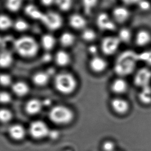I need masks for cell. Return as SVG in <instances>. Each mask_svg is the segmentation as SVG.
Listing matches in <instances>:
<instances>
[{
	"label": "cell",
	"instance_id": "1",
	"mask_svg": "<svg viewBox=\"0 0 151 151\" xmlns=\"http://www.w3.org/2000/svg\"><path fill=\"white\" fill-rule=\"evenodd\" d=\"M139 63L138 52L125 49L119 53L113 63V69L117 76L125 78L134 74Z\"/></svg>",
	"mask_w": 151,
	"mask_h": 151
},
{
	"label": "cell",
	"instance_id": "2",
	"mask_svg": "<svg viewBox=\"0 0 151 151\" xmlns=\"http://www.w3.org/2000/svg\"><path fill=\"white\" fill-rule=\"evenodd\" d=\"M13 45L14 52L24 59L35 58L41 49L39 40L32 36L25 34L15 39Z\"/></svg>",
	"mask_w": 151,
	"mask_h": 151
},
{
	"label": "cell",
	"instance_id": "3",
	"mask_svg": "<svg viewBox=\"0 0 151 151\" xmlns=\"http://www.w3.org/2000/svg\"><path fill=\"white\" fill-rule=\"evenodd\" d=\"M55 85L56 89L61 94H71L77 89L78 81L73 73L63 72L56 76Z\"/></svg>",
	"mask_w": 151,
	"mask_h": 151
},
{
	"label": "cell",
	"instance_id": "4",
	"mask_svg": "<svg viewBox=\"0 0 151 151\" xmlns=\"http://www.w3.org/2000/svg\"><path fill=\"white\" fill-rule=\"evenodd\" d=\"M49 118L54 123L65 125L71 123L75 118L72 109L63 105H58L52 108L49 112Z\"/></svg>",
	"mask_w": 151,
	"mask_h": 151
},
{
	"label": "cell",
	"instance_id": "5",
	"mask_svg": "<svg viewBox=\"0 0 151 151\" xmlns=\"http://www.w3.org/2000/svg\"><path fill=\"white\" fill-rule=\"evenodd\" d=\"M40 22L49 32L53 33L62 29L64 19L59 11L49 10L44 13Z\"/></svg>",
	"mask_w": 151,
	"mask_h": 151
},
{
	"label": "cell",
	"instance_id": "6",
	"mask_svg": "<svg viewBox=\"0 0 151 151\" xmlns=\"http://www.w3.org/2000/svg\"><path fill=\"white\" fill-rule=\"evenodd\" d=\"M121 45L116 34H110L101 38L99 47L104 57H112L118 54Z\"/></svg>",
	"mask_w": 151,
	"mask_h": 151
},
{
	"label": "cell",
	"instance_id": "7",
	"mask_svg": "<svg viewBox=\"0 0 151 151\" xmlns=\"http://www.w3.org/2000/svg\"><path fill=\"white\" fill-rule=\"evenodd\" d=\"M95 21L97 29L107 34H113L118 30V25L114 21L110 13L105 12L99 13L95 17Z\"/></svg>",
	"mask_w": 151,
	"mask_h": 151
},
{
	"label": "cell",
	"instance_id": "8",
	"mask_svg": "<svg viewBox=\"0 0 151 151\" xmlns=\"http://www.w3.org/2000/svg\"><path fill=\"white\" fill-rule=\"evenodd\" d=\"M110 14L116 24L122 26L128 23L132 17L130 8L121 4L113 7Z\"/></svg>",
	"mask_w": 151,
	"mask_h": 151
},
{
	"label": "cell",
	"instance_id": "9",
	"mask_svg": "<svg viewBox=\"0 0 151 151\" xmlns=\"http://www.w3.org/2000/svg\"><path fill=\"white\" fill-rule=\"evenodd\" d=\"M133 82L139 88L151 86V68L144 66L137 69L134 73Z\"/></svg>",
	"mask_w": 151,
	"mask_h": 151
},
{
	"label": "cell",
	"instance_id": "10",
	"mask_svg": "<svg viewBox=\"0 0 151 151\" xmlns=\"http://www.w3.org/2000/svg\"><path fill=\"white\" fill-rule=\"evenodd\" d=\"M133 42L139 48H148L151 44V31L147 28H141L134 33Z\"/></svg>",
	"mask_w": 151,
	"mask_h": 151
},
{
	"label": "cell",
	"instance_id": "11",
	"mask_svg": "<svg viewBox=\"0 0 151 151\" xmlns=\"http://www.w3.org/2000/svg\"><path fill=\"white\" fill-rule=\"evenodd\" d=\"M67 23L72 30L80 32L88 27L87 17L81 13L70 14L68 17Z\"/></svg>",
	"mask_w": 151,
	"mask_h": 151
},
{
	"label": "cell",
	"instance_id": "12",
	"mask_svg": "<svg viewBox=\"0 0 151 151\" xmlns=\"http://www.w3.org/2000/svg\"><path fill=\"white\" fill-rule=\"evenodd\" d=\"M89 69L95 74H101L106 71L108 67V62L103 55H97L90 57L88 60Z\"/></svg>",
	"mask_w": 151,
	"mask_h": 151
},
{
	"label": "cell",
	"instance_id": "13",
	"mask_svg": "<svg viewBox=\"0 0 151 151\" xmlns=\"http://www.w3.org/2000/svg\"><path fill=\"white\" fill-rule=\"evenodd\" d=\"M110 106L113 112L119 116H125L130 111V103L121 96H116L111 99Z\"/></svg>",
	"mask_w": 151,
	"mask_h": 151
},
{
	"label": "cell",
	"instance_id": "14",
	"mask_svg": "<svg viewBox=\"0 0 151 151\" xmlns=\"http://www.w3.org/2000/svg\"><path fill=\"white\" fill-rule=\"evenodd\" d=\"M77 37L73 31H64L62 32L58 37V44L61 48L68 50L75 46L77 43Z\"/></svg>",
	"mask_w": 151,
	"mask_h": 151
},
{
	"label": "cell",
	"instance_id": "15",
	"mask_svg": "<svg viewBox=\"0 0 151 151\" xmlns=\"http://www.w3.org/2000/svg\"><path fill=\"white\" fill-rule=\"evenodd\" d=\"M29 130L30 134L34 138L40 139L48 136L50 130L44 122L37 121L32 123Z\"/></svg>",
	"mask_w": 151,
	"mask_h": 151
},
{
	"label": "cell",
	"instance_id": "16",
	"mask_svg": "<svg viewBox=\"0 0 151 151\" xmlns=\"http://www.w3.org/2000/svg\"><path fill=\"white\" fill-rule=\"evenodd\" d=\"M40 48L45 52H50L55 49L58 44V37L51 32L43 34L39 40Z\"/></svg>",
	"mask_w": 151,
	"mask_h": 151
},
{
	"label": "cell",
	"instance_id": "17",
	"mask_svg": "<svg viewBox=\"0 0 151 151\" xmlns=\"http://www.w3.org/2000/svg\"><path fill=\"white\" fill-rule=\"evenodd\" d=\"M129 85L124 77L117 76L112 80L110 85V89L113 94L117 96H121L128 91Z\"/></svg>",
	"mask_w": 151,
	"mask_h": 151
},
{
	"label": "cell",
	"instance_id": "18",
	"mask_svg": "<svg viewBox=\"0 0 151 151\" xmlns=\"http://www.w3.org/2000/svg\"><path fill=\"white\" fill-rule=\"evenodd\" d=\"M53 61L59 67H67L72 62L73 57L68 50L61 48L53 55Z\"/></svg>",
	"mask_w": 151,
	"mask_h": 151
},
{
	"label": "cell",
	"instance_id": "19",
	"mask_svg": "<svg viewBox=\"0 0 151 151\" xmlns=\"http://www.w3.org/2000/svg\"><path fill=\"white\" fill-rule=\"evenodd\" d=\"M134 33L130 27L124 25L118 29L116 35L121 44L127 45L133 42Z\"/></svg>",
	"mask_w": 151,
	"mask_h": 151
},
{
	"label": "cell",
	"instance_id": "20",
	"mask_svg": "<svg viewBox=\"0 0 151 151\" xmlns=\"http://www.w3.org/2000/svg\"><path fill=\"white\" fill-rule=\"evenodd\" d=\"M13 52L8 49L0 50V68H8L12 66L15 61Z\"/></svg>",
	"mask_w": 151,
	"mask_h": 151
},
{
	"label": "cell",
	"instance_id": "21",
	"mask_svg": "<svg viewBox=\"0 0 151 151\" xmlns=\"http://www.w3.org/2000/svg\"><path fill=\"white\" fill-rule=\"evenodd\" d=\"M81 40L88 44H94L98 38V34L96 29L88 27L80 32Z\"/></svg>",
	"mask_w": 151,
	"mask_h": 151
},
{
	"label": "cell",
	"instance_id": "22",
	"mask_svg": "<svg viewBox=\"0 0 151 151\" xmlns=\"http://www.w3.org/2000/svg\"><path fill=\"white\" fill-rule=\"evenodd\" d=\"M100 0H80V5L83 14L86 17L92 15L97 7Z\"/></svg>",
	"mask_w": 151,
	"mask_h": 151
},
{
	"label": "cell",
	"instance_id": "23",
	"mask_svg": "<svg viewBox=\"0 0 151 151\" xmlns=\"http://www.w3.org/2000/svg\"><path fill=\"white\" fill-rule=\"evenodd\" d=\"M24 11L26 15L29 18L39 21L41 20L44 13L40 10L38 7L33 4L26 5L24 8Z\"/></svg>",
	"mask_w": 151,
	"mask_h": 151
},
{
	"label": "cell",
	"instance_id": "24",
	"mask_svg": "<svg viewBox=\"0 0 151 151\" xmlns=\"http://www.w3.org/2000/svg\"><path fill=\"white\" fill-rule=\"evenodd\" d=\"M139 101L144 106L151 105V86L140 88L138 94Z\"/></svg>",
	"mask_w": 151,
	"mask_h": 151
},
{
	"label": "cell",
	"instance_id": "25",
	"mask_svg": "<svg viewBox=\"0 0 151 151\" xmlns=\"http://www.w3.org/2000/svg\"><path fill=\"white\" fill-rule=\"evenodd\" d=\"M25 0H5V7L9 12L16 13L22 9Z\"/></svg>",
	"mask_w": 151,
	"mask_h": 151
},
{
	"label": "cell",
	"instance_id": "26",
	"mask_svg": "<svg viewBox=\"0 0 151 151\" xmlns=\"http://www.w3.org/2000/svg\"><path fill=\"white\" fill-rule=\"evenodd\" d=\"M42 106V102L37 99H33L27 102L25 106V110L29 114H36L40 112Z\"/></svg>",
	"mask_w": 151,
	"mask_h": 151
},
{
	"label": "cell",
	"instance_id": "27",
	"mask_svg": "<svg viewBox=\"0 0 151 151\" xmlns=\"http://www.w3.org/2000/svg\"><path fill=\"white\" fill-rule=\"evenodd\" d=\"M14 20L6 14H0V31L6 32L13 29Z\"/></svg>",
	"mask_w": 151,
	"mask_h": 151
},
{
	"label": "cell",
	"instance_id": "28",
	"mask_svg": "<svg viewBox=\"0 0 151 151\" xmlns=\"http://www.w3.org/2000/svg\"><path fill=\"white\" fill-rule=\"evenodd\" d=\"M9 134L10 136L16 140H20L24 137L25 131L24 128L20 125H14L9 129Z\"/></svg>",
	"mask_w": 151,
	"mask_h": 151
},
{
	"label": "cell",
	"instance_id": "29",
	"mask_svg": "<svg viewBox=\"0 0 151 151\" xmlns=\"http://www.w3.org/2000/svg\"><path fill=\"white\" fill-rule=\"evenodd\" d=\"M75 0H55V6L61 13H67L72 9Z\"/></svg>",
	"mask_w": 151,
	"mask_h": 151
},
{
	"label": "cell",
	"instance_id": "30",
	"mask_svg": "<svg viewBox=\"0 0 151 151\" xmlns=\"http://www.w3.org/2000/svg\"><path fill=\"white\" fill-rule=\"evenodd\" d=\"M29 27V23L26 19L18 18L14 20L13 29L20 33H24Z\"/></svg>",
	"mask_w": 151,
	"mask_h": 151
},
{
	"label": "cell",
	"instance_id": "31",
	"mask_svg": "<svg viewBox=\"0 0 151 151\" xmlns=\"http://www.w3.org/2000/svg\"><path fill=\"white\" fill-rule=\"evenodd\" d=\"M50 76L47 72H38L35 73L33 77V81L38 86H45L48 82Z\"/></svg>",
	"mask_w": 151,
	"mask_h": 151
},
{
	"label": "cell",
	"instance_id": "32",
	"mask_svg": "<svg viewBox=\"0 0 151 151\" xmlns=\"http://www.w3.org/2000/svg\"><path fill=\"white\" fill-rule=\"evenodd\" d=\"M12 90L15 94L19 96H23L27 94L29 88L27 84L22 82H18L15 83L12 87Z\"/></svg>",
	"mask_w": 151,
	"mask_h": 151
},
{
	"label": "cell",
	"instance_id": "33",
	"mask_svg": "<svg viewBox=\"0 0 151 151\" xmlns=\"http://www.w3.org/2000/svg\"><path fill=\"white\" fill-rule=\"evenodd\" d=\"M138 54L139 62H142L145 66L151 68V48L143 49Z\"/></svg>",
	"mask_w": 151,
	"mask_h": 151
},
{
	"label": "cell",
	"instance_id": "34",
	"mask_svg": "<svg viewBox=\"0 0 151 151\" xmlns=\"http://www.w3.org/2000/svg\"><path fill=\"white\" fill-rule=\"evenodd\" d=\"M136 7L141 13H149L151 11V0H140Z\"/></svg>",
	"mask_w": 151,
	"mask_h": 151
},
{
	"label": "cell",
	"instance_id": "35",
	"mask_svg": "<svg viewBox=\"0 0 151 151\" xmlns=\"http://www.w3.org/2000/svg\"><path fill=\"white\" fill-rule=\"evenodd\" d=\"M13 117V114L8 109H0V121L2 123H8Z\"/></svg>",
	"mask_w": 151,
	"mask_h": 151
},
{
	"label": "cell",
	"instance_id": "36",
	"mask_svg": "<svg viewBox=\"0 0 151 151\" xmlns=\"http://www.w3.org/2000/svg\"><path fill=\"white\" fill-rule=\"evenodd\" d=\"M116 145L115 142L111 140H105L101 144L103 151H116Z\"/></svg>",
	"mask_w": 151,
	"mask_h": 151
},
{
	"label": "cell",
	"instance_id": "37",
	"mask_svg": "<svg viewBox=\"0 0 151 151\" xmlns=\"http://www.w3.org/2000/svg\"><path fill=\"white\" fill-rule=\"evenodd\" d=\"M86 52L90 56V57H94V56L100 55L99 53H101V51H100L99 45H97L95 43L88 45V46L87 47Z\"/></svg>",
	"mask_w": 151,
	"mask_h": 151
},
{
	"label": "cell",
	"instance_id": "38",
	"mask_svg": "<svg viewBox=\"0 0 151 151\" xmlns=\"http://www.w3.org/2000/svg\"><path fill=\"white\" fill-rule=\"evenodd\" d=\"M12 83L11 76L6 73L0 75V84L3 86H9Z\"/></svg>",
	"mask_w": 151,
	"mask_h": 151
},
{
	"label": "cell",
	"instance_id": "39",
	"mask_svg": "<svg viewBox=\"0 0 151 151\" xmlns=\"http://www.w3.org/2000/svg\"><path fill=\"white\" fill-rule=\"evenodd\" d=\"M11 101V96L9 94L5 92H0V103L7 104Z\"/></svg>",
	"mask_w": 151,
	"mask_h": 151
},
{
	"label": "cell",
	"instance_id": "40",
	"mask_svg": "<svg viewBox=\"0 0 151 151\" xmlns=\"http://www.w3.org/2000/svg\"><path fill=\"white\" fill-rule=\"evenodd\" d=\"M121 4L130 8L131 7H136L140 0H120Z\"/></svg>",
	"mask_w": 151,
	"mask_h": 151
},
{
	"label": "cell",
	"instance_id": "41",
	"mask_svg": "<svg viewBox=\"0 0 151 151\" xmlns=\"http://www.w3.org/2000/svg\"><path fill=\"white\" fill-rule=\"evenodd\" d=\"M40 4L45 7H50L55 6V0H39Z\"/></svg>",
	"mask_w": 151,
	"mask_h": 151
},
{
	"label": "cell",
	"instance_id": "42",
	"mask_svg": "<svg viewBox=\"0 0 151 151\" xmlns=\"http://www.w3.org/2000/svg\"><path fill=\"white\" fill-rule=\"evenodd\" d=\"M48 136L52 140H55L59 138L60 136V132L59 131L55 129L49 130Z\"/></svg>",
	"mask_w": 151,
	"mask_h": 151
},
{
	"label": "cell",
	"instance_id": "43",
	"mask_svg": "<svg viewBox=\"0 0 151 151\" xmlns=\"http://www.w3.org/2000/svg\"><path fill=\"white\" fill-rule=\"evenodd\" d=\"M50 101H49L48 99H46L45 101H43L42 103V105H45V106H48L49 105V104L50 103Z\"/></svg>",
	"mask_w": 151,
	"mask_h": 151
},
{
	"label": "cell",
	"instance_id": "44",
	"mask_svg": "<svg viewBox=\"0 0 151 151\" xmlns=\"http://www.w3.org/2000/svg\"><path fill=\"white\" fill-rule=\"evenodd\" d=\"M29 1H31V0H29Z\"/></svg>",
	"mask_w": 151,
	"mask_h": 151
},
{
	"label": "cell",
	"instance_id": "45",
	"mask_svg": "<svg viewBox=\"0 0 151 151\" xmlns=\"http://www.w3.org/2000/svg\"></svg>",
	"mask_w": 151,
	"mask_h": 151
}]
</instances>
